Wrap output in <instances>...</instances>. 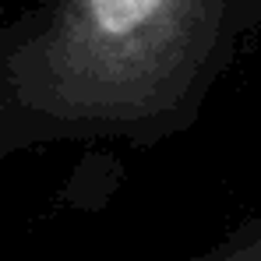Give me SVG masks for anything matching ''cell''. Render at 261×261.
Segmentation results:
<instances>
[{
  "label": "cell",
  "instance_id": "6da1fadb",
  "mask_svg": "<svg viewBox=\"0 0 261 261\" xmlns=\"http://www.w3.org/2000/svg\"><path fill=\"white\" fill-rule=\"evenodd\" d=\"M258 25L261 0H46L7 71L57 134L155 145L201 113Z\"/></svg>",
  "mask_w": 261,
  "mask_h": 261
},
{
  "label": "cell",
  "instance_id": "7a4b0ae2",
  "mask_svg": "<svg viewBox=\"0 0 261 261\" xmlns=\"http://www.w3.org/2000/svg\"><path fill=\"white\" fill-rule=\"evenodd\" d=\"M201 261H261V226L240 229L233 240H226L222 247H216Z\"/></svg>",
  "mask_w": 261,
  "mask_h": 261
}]
</instances>
